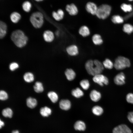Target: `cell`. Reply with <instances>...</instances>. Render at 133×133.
<instances>
[{
  "label": "cell",
  "instance_id": "1",
  "mask_svg": "<svg viewBox=\"0 0 133 133\" xmlns=\"http://www.w3.org/2000/svg\"><path fill=\"white\" fill-rule=\"evenodd\" d=\"M85 67L88 73L93 76L101 74L104 69L102 63L97 59L88 60L85 64Z\"/></svg>",
  "mask_w": 133,
  "mask_h": 133
},
{
  "label": "cell",
  "instance_id": "2",
  "mask_svg": "<svg viewBox=\"0 0 133 133\" xmlns=\"http://www.w3.org/2000/svg\"><path fill=\"white\" fill-rule=\"evenodd\" d=\"M11 38L17 47L21 48L26 44L27 37L21 31L17 30L13 32L11 36Z\"/></svg>",
  "mask_w": 133,
  "mask_h": 133
},
{
  "label": "cell",
  "instance_id": "3",
  "mask_svg": "<svg viewBox=\"0 0 133 133\" xmlns=\"http://www.w3.org/2000/svg\"><path fill=\"white\" fill-rule=\"evenodd\" d=\"M111 10V7L109 5H101L98 7L96 15L99 19H105L110 15Z\"/></svg>",
  "mask_w": 133,
  "mask_h": 133
},
{
  "label": "cell",
  "instance_id": "4",
  "mask_svg": "<svg viewBox=\"0 0 133 133\" xmlns=\"http://www.w3.org/2000/svg\"><path fill=\"white\" fill-rule=\"evenodd\" d=\"M43 16L42 13L37 12L33 13L30 17V20L33 26L35 28L41 27L43 23Z\"/></svg>",
  "mask_w": 133,
  "mask_h": 133
},
{
  "label": "cell",
  "instance_id": "5",
  "mask_svg": "<svg viewBox=\"0 0 133 133\" xmlns=\"http://www.w3.org/2000/svg\"><path fill=\"white\" fill-rule=\"evenodd\" d=\"M130 60L127 58L122 56L118 57L115 60L114 66L116 69L122 70L130 66Z\"/></svg>",
  "mask_w": 133,
  "mask_h": 133
},
{
  "label": "cell",
  "instance_id": "6",
  "mask_svg": "<svg viewBox=\"0 0 133 133\" xmlns=\"http://www.w3.org/2000/svg\"><path fill=\"white\" fill-rule=\"evenodd\" d=\"M93 81L101 86L104 84L107 85L109 83V80L108 78L101 74L94 76L93 78Z\"/></svg>",
  "mask_w": 133,
  "mask_h": 133
},
{
  "label": "cell",
  "instance_id": "7",
  "mask_svg": "<svg viewBox=\"0 0 133 133\" xmlns=\"http://www.w3.org/2000/svg\"><path fill=\"white\" fill-rule=\"evenodd\" d=\"M66 50L67 54L71 56H76L79 53V48L75 44H72L68 46L66 48Z\"/></svg>",
  "mask_w": 133,
  "mask_h": 133
},
{
  "label": "cell",
  "instance_id": "8",
  "mask_svg": "<svg viewBox=\"0 0 133 133\" xmlns=\"http://www.w3.org/2000/svg\"><path fill=\"white\" fill-rule=\"evenodd\" d=\"M98 7L95 3L91 2H87L85 6L86 11L92 15H96Z\"/></svg>",
  "mask_w": 133,
  "mask_h": 133
},
{
  "label": "cell",
  "instance_id": "9",
  "mask_svg": "<svg viewBox=\"0 0 133 133\" xmlns=\"http://www.w3.org/2000/svg\"><path fill=\"white\" fill-rule=\"evenodd\" d=\"M125 76L124 74L121 72L116 75L114 79L115 83L119 85H122L125 83Z\"/></svg>",
  "mask_w": 133,
  "mask_h": 133
},
{
  "label": "cell",
  "instance_id": "10",
  "mask_svg": "<svg viewBox=\"0 0 133 133\" xmlns=\"http://www.w3.org/2000/svg\"><path fill=\"white\" fill-rule=\"evenodd\" d=\"M66 9L69 14L72 16L76 15L78 12L77 7L73 3L67 5L66 7Z\"/></svg>",
  "mask_w": 133,
  "mask_h": 133
},
{
  "label": "cell",
  "instance_id": "11",
  "mask_svg": "<svg viewBox=\"0 0 133 133\" xmlns=\"http://www.w3.org/2000/svg\"><path fill=\"white\" fill-rule=\"evenodd\" d=\"M59 106L62 109L66 111L70 108L71 104L70 101L68 99H62L59 102Z\"/></svg>",
  "mask_w": 133,
  "mask_h": 133
},
{
  "label": "cell",
  "instance_id": "12",
  "mask_svg": "<svg viewBox=\"0 0 133 133\" xmlns=\"http://www.w3.org/2000/svg\"><path fill=\"white\" fill-rule=\"evenodd\" d=\"M89 96L91 100L93 101H99L101 97V95L99 92L95 90H92L90 93Z\"/></svg>",
  "mask_w": 133,
  "mask_h": 133
},
{
  "label": "cell",
  "instance_id": "13",
  "mask_svg": "<svg viewBox=\"0 0 133 133\" xmlns=\"http://www.w3.org/2000/svg\"><path fill=\"white\" fill-rule=\"evenodd\" d=\"M78 33L80 35L83 37L88 36L90 34V31L89 27L86 25H83L79 28Z\"/></svg>",
  "mask_w": 133,
  "mask_h": 133
},
{
  "label": "cell",
  "instance_id": "14",
  "mask_svg": "<svg viewBox=\"0 0 133 133\" xmlns=\"http://www.w3.org/2000/svg\"><path fill=\"white\" fill-rule=\"evenodd\" d=\"M52 15L53 17L55 20L60 21L63 18L65 14L64 11L62 9H60L57 12H53Z\"/></svg>",
  "mask_w": 133,
  "mask_h": 133
},
{
  "label": "cell",
  "instance_id": "15",
  "mask_svg": "<svg viewBox=\"0 0 133 133\" xmlns=\"http://www.w3.org/2000/svg\"><path fill=\"white\" fill-rule=\"evenodd\" d=\"M43 36L45 41L48 42H52L54 38V33L51 31L50 30L45 31L43 33Z\"/></svg>",
  "mask_w": 133,
  "mask_h": 133
},
{
  "label": "cell",
  "instance_id": "16",
  "mask_svg": "<svg viewBox=\"0 0 133 133\" xmlns=\"http://www.w3.org/2000/svg\"><path fill=\"white\" fill-rule=\"evenodd\" d=\"M65 75L66 79L69 81L73 80L76 76L75 72L71 68L67 69L65 71Z\"/></svg>",
  "mask_w": 133,
  "mask_h": 133
},
{
  "label": "cell",
  "instance_id": "17",
  "mask_svg": "<svg viewBox=\"0 0 133 133\" xmlns=\"http://www.w3.org/2000/svg\"><path fill=\"white\" fill-rule=\"evenodd\" d=\"M92 40L93 43L96 45H100L103 42L101 36L98 34H95L93 35L92 37Z\"/></svg>",
  "mask_w": 133,
  "mask_h": 133
},
{
  "label": "cell",
  "instance_id": "18",
  "mask_svg": "<svg viewBox=\"0 0 133 133\" xmlns=\"http://www.w3.org/2000/svg\"><path fill=\"white\" fill-rule=\"evenodd\" d=\"M74 127L75 130L80 131H84L86 128V125L81 120L76 121L75 123Z\"/></svg>",
  "mask_w": 133,
  "mask_h": 133
},
{
  "label": "cell",
  "instance_id": "19",
  "mask_svg": "<svg viewBox=\"0 0 133 133\" xmlns=\"http://www.w3.org/2000/svg\"><path fill=\"white\" fill-rule=\"evenodd\" d=\"M7 26L6 24L2 21L0 22V38H3L6 35L7 33Z\"/></svg>",
  "mask_w": 133,
  "mask_h": 133
},
{
  "label": "cell",
  "instance_id": "20",
  "mask_svg": "<svg viewBox=\"0 0 133 133\" xmlns=\"http://www.w3.org/2000/svg\"><path fill=\"white\" fill-rule=\"evenodd\" d=\"M71 94L73 96L77 98H81L84 95L83 91L79 87L73 89L71 91Z\"/></svg>",
  "mask_w": 133,
  "mask_h": 133
},
{
  "label": "cell",
  "instance_id": "21",
  "mask_svg": "<svg viewBox=\"0 0 133 133\" xmlns=\"http://www.w3.org/2000/svg\"><path fill=\"white\" fill-rule=\"evenodd\" d=\"M40 112L42 116L47 117L51 114L52 111L50 108L47 106H45L40 109Z\"/></svg>",
  "mask_w": 133,
  "mask_h": 133
},
{
  "label": "cell",
  "instance_id": "22",
  "mask_svg": "<svg viewBox=\"0 0 133 133\" xmlns=\"http://www.w3.org/2000/svg\"><path fill=\"white\" fill-rule=\"evenodd\" d=\"M37 104L36 100L31 97L28 98L26 100V104L27 106L31 108L35 107Z\"/></svg>",
  "mask_w": 133,
  "mask_h": 133
},
{
  "label": "cell",
  "instance_id": "23",
  "mask_svg": "<svg viewBox=\"0 0 133 133\" xmlns=\"http://www.w3.org/2000/svg\"><path fill=\"white\" fill-rule=\"evenodd\" d=\"M48 96L51 101L53 103L56 102L58 99L57 94L55 92L51 91L48 93Z\"/></svg>",
  "mask_w": 133,
  "mask_h": 133
},
{
  "label": "cell",
  "instance_id": "24",
  "mask_svg": "<svg viewBox=\"0 0 133 133\" xmlns=\"http://www.w3.org/2000/svg\"><path fill=\"white\" fill-rule=\"evenodd\" d=\"M92 111L95 115L99 116L102 115L103 113V108L100 106L96 105L94 106L92 108Z\"/></svg>",
  "mask_w": 133,
  "mask_h": 133
},
{
  "label": "cell",
  "instance_id": "25",
  "mask_svg": "<svg viewBox=\"0 0 133 133\" xmlns=\"http://www.w3.org/2000/svg\"><path fill=\"white\" fill-rule=\"evenodd\" d=\"M21 17L20 14L18 13L14 12L12 13L11 15L10 18L11 21L13 23H17Z\"/></svg>",
  "mask_w": 133,
  "mask_h": 133
},
{
  "label": "cell",
  "instance_id": "26",
  "mask_svg": "<svg viewBox=\"0 0 133 133\" xmlns=\"http://www.w3.org/2000/svg\"><path fill=\"white\" fill-rule=\"evenodd\" d=\"M34 91L37 93H41L44 90V88L42 83L39 82H36L33 86Z\"/></svg>",
  "mask_w": 133,
  "mask_h": 133
},
{
  "label": "cell",
  "instance_id": "27",
  "mask_svg": "<svg viewBox=\"0 0 133 133\" xmlns=\"http://www.w3.org/2000/svg\"><path fill=\"white\" fill-rule=\"evenodd\" d=\"M23 78L25 82L28 83H30L34 81V76L32 73L27 72L24 75Z\"/></svg>",
  "mask_w": 133,
  "mask_h": 133
},
{
  "label": "cell",
  "instance_id": "28",
  "mask_svg": "<svg viewBox=\"0 0 133 133\" xmlns=\"http://www.w3.org/2000/svg\"><path fill=\"white\" fill-rule=\"evenodd\" d=\"M2 114L3 116L5 117L11 118L12 116L13 112L11 109L7 108L2 110Z\"/></svg>",
  "mask_w": 133,
  "mask_h": 133
},
{
  "label": "cell",
  "instance_id": "29",
  "mask_svg": "<svg viewBox=\"0 0 133 133\" xmlns=\"http://www.w3.org/2000/svg\"><path fill=\"white\" fill-rule=\"evenodd\" d=\"M111 20L114 23L120 24L123 22L124 19L121 16L118 15H115L112 17Z\"/></svg>",
  "mask_w": 133,
  "mask_h": 133
},
{
  "label": "cell",
  "instance_id": "30",
  "mask_svg": "<svg viewBox=\"0 0 133 133\" xmlns=\"http://www.w3.org/2000/svg\"><path fill=\"white\" fill-rule=\"evenodd\" d=\"M102 64L104 67L107 69H112L114 66V64L112 62L107 58L103 62Z\"/></svg>",
  "mask_w": 133,
  "mask_h": 133
},
{
  "label": "cell",
  "instance_id": "31",
  "mask_svg": "<svg viewBox=\"0 0 133 133\" xmlns=\"http://www.w3.org/2000/svg\"><path fill=\"white\" fill-rule=\"evenodd\" d=\"M123 30L126 33L130 34L133 32V26L130 24H125L123 26Z\"/></svg>",
  "mask_w": 133,
  "mask_h": 133
},
{
  "label": "cell",
  "instance_id": "32",
  "mask_svg": "<svg viewBox=\"0 0 133 133\" xmlns=\"http://www.w3.org/2000/svg\"><path fill=\"white\" fill-rule=\"evenodd\" d=\"M81 86L84 90H86L89 88L90 84L89 82L87 79H83L80 83Z\"/></svg>",
  "mask_w": 133,
  "mask_h": 133
},
{
  "label": "cell",
  "instance_id": "33",
  "mask_svg": "<svg viewBox=\"0 0 133 133\" xmlns=\"http://www.w3.org/2000/svg\"><path fill=\"white\" fill-rule=\"evenodd\" d=\"M120 7L121 9L125 12H130L132 11L133 7L131 4L123 3L121 5Z\"/></svg>",
  "mask_w": 133,
  "mask_h": 133
},
{
  "label": "cell",
  "instance_id": "34",
  "mask_svg": "<svg viewBox=\"0 0 133 133\" xmlns=\"http://www.w3.org/2000/svg\"><path fill=\"white\" fill-rule=\"evenodd\" d=\"M22 6V8L24 11L26 12H29L31 9L32 4L29 1H26L23 3Z\"/></svg>",
  "mask_w": 133,
  "mask_h": 133
},
{
  "label": "cell",
  "instance_id": "35",
  "mask_svg": "<svg viewBox=\"0 0 133 133\" xmlns=\"http://www.w3.org/2000/svg\"><path fill=\"white\" fill-rule=\"evenodd\" d=\"M122 132V133H132L131 129L126 125L121 124L119 125Z\"/></svg>",
  "mask_w": 133,
  "mask_h": 133
},
{
  "label": "cell",
  "instance_id": "36",
  "mask_svg": "<svg viewBox=\"0 0 133 133\" xmlns=\"http://www.w3.org/2000/svg\"><path fill=\"white\" fill-rule=\"evenodd\" d=\"M8 95L5 91L1 90L0 92V99L2 100H6L8 98Z\"/></svg>",
  "mask_w": 133,
  "mask_h": 133
},
{
  "label": "cell",
  "instance_id": "37",
  "mask_svg": "<svg viewBox=\"0 0 133 133\" xmlns=\"http://www.w3.org/2000/svg\"><path fill=\"white\" fill-rule=\"evenodd\" d=\"M126 99L128 103L133 104V94L132 93H128L126 96Z\"/></svg>",
  "mask_w": 133,
  "mask_h": 133
},
{
  "label": "cell",
  "instance_id": "38",
  "mask_svg": "<svg viewBox=\"0 0 133 133\" xmlns=\"http://www.w3.org/2000/svg\"><path fill=\"white\" fill-rule=\"evenodd\" d=\"M19 67V65L16 62H13L10 64L9 66L10 69L12 71H13Z\"/></svg>",
  "mask_w": 133,
  "mask_h": 133
},
{
  "label": "cell",
  "instance_id": "39",
  "mask_svg": "<svg viewBox=\"0 0 133 133\" xmlns=\"http://www.w3.org/2000/svg\"><path fill=\"white\" fill-rule=\"evenodd\" d=\"M127 118L129 121L133 124V112H130L128 113Z\"/></svg>",
  "mask_w": 133,
  "mask_h": 133
},
{
  "label": "cell",
  "instance_id": "40",
  "mask_svg": "<svg viewBox=\"0 0 133 133\" xmlns=\"http://www.w3.org/2000/svg\"><path fill=\"white\" fill-rule=\"evenodd\" d=\"M113 133H122L121 130L119 125L114 128L113 130Z\"/></svg>",
  "mask_w": 133,
  "mask_h": 133
},
{
  "label": "cell",
  "instance_id": "41",
  "mask_svg": "<svg viewBox=\"0 0 133 133\" xmlns=\"http://www.w3.org/2000/svg\"><path fill=\"white\" fill-rule=\"evenodd\" d=\"M0 128L1 129L2 127L4 126V122L3 121L1 120V119H0Z\"/></svg>",
  "mask_w": 133,
  "mask_h": 133
},
{
  "label": "cell",
  "instance_id": "42",
  "mask_svg": "<svg viewBox=\"0 0 133 133\" xmlns=\"http://www.w3.org/2000/svg\"><path fill=\"white\" fill-rule=\"evenodd\" d=\"M55 34L57 36H59L60 34V31L59 30L56 31L55 32Z\"/></svg>",
  "mask_w": 133,
  "mask_h": 133
},
{
  "label": "cell",
  "instance_id": "43",
  "mask_svg": "<svg viewBox=\"0 0 133 133\" xmlns=\"http://www.w3.org/2000/svg\"><path fill=\"white\" fill-rule=\"evenodd\" d=\"M12 133H19L18 130H15L12 131Z\"/></svg>",
  "mask_w": 133,
  "mask_h": 133
},
{
  "label": "cell",
  "instance_id": "44",
  "mask_svg": "<svg viewBox=\"0 0 133 133\" xmlns=\"http://www.w3.org/2000/svg\"><path fill=\"white\" fill-rule=\"evenodd\" d=\"M35 0L39 2V1H42L43 0Z\"/></svg>",
  "mask_w": 133,
  "mask_h": 133
},
{
  "label": "cell",
  "instance_id": "45",
  "mask_svg": "<svg viewBox=\"0 0 133 133\" xmlns=\"http://www.w3.org/2000/svg\"><path fill=\"white\" fill-rule=\"evenodd\" d=\"M129 1H133V0H128Z\"/></svg>",
  "mask_w": 133,
  "mask_h": 133
}]
</instances>
